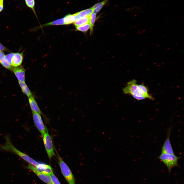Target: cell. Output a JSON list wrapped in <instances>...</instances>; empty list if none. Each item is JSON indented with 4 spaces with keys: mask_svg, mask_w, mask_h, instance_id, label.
Masks as SVG:
<instances>
[{
    "mask_svg": "<svg viewBox=\"0 0 184 184\" xmlns=\"http://www.w3.org/2000/svg\"><path fill=\"white\" fill-rule=\"evenodd\" d=\"M125 94H129L137 100L148 98L153 100L152 96L149 94H145L139 87L136 80L133 79L128 82L126 86L123 88Z\"/></svg>",
    "mask_w": 184,
    "mask_h": 184,
    "instance_id": "cell-1",
    "label": "cell"
},
{
    "mask_svg": "<svg viewBox=\"0 0 184 184\" xmlns=\"http://www.w3.org/2000/svg\"><path fill=\"white\" fill-rule=\"evenodd\" d=\"M5 138L6 142L1 147L2 150L6 151L11 152L16 154L23 159L35 167L39 163L27 155L16 148L13 144L8 136H6Z\"/></svg>",
    "mask_w": 184,
    "mask_h": 184,
    "instance_id": "cell-2",
    "label": "cell"
},
{
    "mask_svg": "<svg viewBox=\"0 0 184 184\" xmlns=\"http://www.w3.org/2000/svg\"><path fill=\"white\" fill-rule=\"evenodd\" d=\"M157 158L167 167L169 174L170 173L171 169L174 167L177 166L180 167L178 162L180 157L177 156L174 154H161Z\"/></svg>",
    "mask_w": 184,
    "mask_h": 184,
    "instance_id": "cell-3",
    "label": "cell"
},
{
    "mask_svg": "<svg viewBox=\"0 0 184 184\" xmlns=\"http://www.w3.org/2000/svg\"><path fill=\"white\" fill-rule=\"evenodd\" d=\"M57 158L61 172L68 184H75V178L70 169L57 152Z\"/></svg>",
    "mask_w": 184,
    "mask_h": 184,
    "instance_id": "cell-4",
    "label": "cell"
},
{
    "mask_svg": "<svg viewBox=\"0 0 184 184\" xmlns=\"http://www.w3.org/2000/svg\"><path fill=\"white\" fill-rule=\"evenodd\" d=\"M45 147L50 160L52 157L55 155L53 143L52 139L48 131L42 137Z\"/></svg>",
    "mask_w": 184,
    "mask_h": 184,
    "instance_id": "cell-5",
    "label": "cell"
},
{
    "mask_svg": "<svg viewBox=\"0 0 184 184\" xmlns=\"http://www.w3.org/2000/svg\"><path fill=\"white\" fill-rule=\"evenodd\" d=\"M33 119L34 125L40 133L42 137L48 131L43 122L41 115L37 112L32 111Z\"/></svg>",
    "mask_w": 184,
    "mask_h": 184,
    "instance_id": "cell-6",
    "label": "cell"
},
{
    "mask_svg": "<svg viewBox=\"0 0 184 184\" xmlns=\"http://www.w3.org/2000/svg\"><path fill=\"white\" fill-rule=\"evenodd\" d=\"M171 129L170 126L168 129L167 138L162 147L161 154H174L170 141V136Z\"/></svg>",
    "mask_w": 184,
    "mask_h": 184,
    "instance_id": "cell-7",
    "label": "cell"
},
{
    "mask_svg": "<svg viewBox=\"0 0 184 184\" xmlns=\"http://www.w3.org/2000/svg\"><path fill=\"white\" fill-rule=\"evenodd\" d=\"M26 168L32 170L42 181L47 184H53L50 176L43 174L39 171L33 166L30 164Z\"/></svg>",
    "mask_w": 184,
    "mask_h": 184,
    "instance_id": "cell-8",
    "label": "cell"
},
{
    "mask_svg": "<svg viewBox=\"0 0 184 184\" xmlns=\"http://www.w3.org/2000/svg\"><path fill=\"white\" fill-rule=\"evenodd\" d=\"M13 71L19 81L25 82V70L23 67H15L13 68Z\"/></svg>",
    "mask_w": 184,
    "mask_h": 184,
    "instance_id": "cell-9",
    "label": "cell"
},
{
    "mask_svg": "<svg viewBox=\"0 0 184 184\" xmlns=\"http://www.w3.org/2000/svg\"><path fill=\"white\" fill-rule=\"evenodd\" d=\"M35 167L39 171L47 175L50 176L53 172L51 167L46 164L39 163Z\"/></svg>",
    "mask_w": 184,
    "mask_h": 184,
    "instance_id": "cell-10",
    "label": "cell"
},
{
    "mask_svg": "<svg viewBox=\"0 0 184 184\" xmlns=\"http://www.w3.org/2000/svg\"><path fill=\"white\" fill-rule=\"evenodd\" d=\"M29 105L32 111L34 112L44 116L43 113L40 109L36 101L33 96L28 97Z\"/></svg>",
    "mask_w": 184,
    "mask_h": 184,
    "instance_id": "cell-11",
    "label": "cell"
},
{
    "mask_svg": "<svg viewBox=\"0 0 184 184\" xmlns=\"http://www.w3.org/2000/svg\"><path fill=\"white\" fill-rule=\"evenodd\" d=\"M23 59L22 53H15L12 59V66L16 67L20 65L22 63Z\"/></svg>",
    "mask_w": 184,
    "mask_h": 184,
    "instance_id": "cell-12",
    "label": "cell"
},
{
    "mask_svg": "<svg viewBox=\"0 0 184 184\" xmlns=\"http://www.w3.org/2000/svg\"><path fill=\"white\" fill-rule=\"evenodd\" d=\"M65 25L64 18H61L44 24L40 25L38 27V29L44 27L52 25Z\"/></svg>",
    "mask_w": 184,
    "mask_h": 184,
    "instance_id": "cell-13",
    "label": "cell"
},
{
    "mask_svg": "<svg viewBox=\"0 0 184 184\" xmlns=\"http://www.w3.org/2000/svg\"><path fill=\"white\" fill-rule=\"evenodd\" d=\"M5 55L3 51H0V63L6 68L10 71H13L14 68L5 59Z\"/></svg>",
    "mask_w": 184,
    "mask_h": 184,
    "instance_id": "cell-14",
    "label": "cell"
},
{
    "mask_svg": "<svg viewBox=\"0 0 184 184\" xmlns=\"http://www.w3.org/2000/svg\"><path fill=\"white\" fill-rule=\"evenodd\" d=\"M22 92L28 97L33 96V94L25 83L18 81Z\"/></svg>",
    "mask_w": 184,
    "mask_h": 184,
    "instance_id": "cell-15",
    "label": "cell"
},
{
    "mask_svg": "<svg viewBox=\"0 0 184 184\" xmlns=\"http://www.w3.org/2000/svg\"><path fill=\"white\" fill-rule=\"evenodd\" d=\"M94 9L91 8L83 10L77 13L78 16L80 18L89 16L94 12Z\"/></svg>",
    "mask_w": 184,
    "mask_h": 184,
    "instance_id": "cell-16",
    "label": "cell"
},
{
    "mask_svg": "<svg viewBox=\"0 0 184 184\" xmlns=\"http://www.w3.org/2000/svg\"><path fill=\"white\" fill-rule=\"evenodd\" d=\"M89 16L80 18L77 20L74 23L75 27L82 26L89 23Z\"/></svg>",
    "mask_w": 184,
    "mask_h": 184,
    "instance_id": "cell-17",
    "label": "cell"
},
{
    "mask_svg": "<svg viewBox=\"0 0 184 184\" xmlns=\"http://www.w3.org/2000/svg\"><path fill=\"white\" fill-rule=\"evenodd\" d=\"M108 0H105L98 3L94 5L92 8L94 9V13L96 14L98 13L101 9L103 6Z\"/></svg>",
    "mask_w": 184,
    "mask_h": 184,
    "instance_id": "cell-18",
    "label": "cell"
},
{
    "mask_svg": "<svg viewBox=\"0 0 184 184\" xmlns=\"http://www.w3.org/2000/svg\"><path fill=\"white\" fill-rule=\"evenodd\" d=\"M89 23L90 25V33L91 34L93 30V27L96 19V14L93 13L89 16Z\"/></svg>",
    "mask_w": 184,
    "mask_h": 184,
    "instance_id": "cell-19",
    "label": "cell"
},
{
    "mask_svg": "<svg viewBox=\"0 0 184 184\" xmlns=\"http://www.w3.org/2000/svg\"><path fill=\"white\" fill-rule=\"evenodd\" d=\"M76 31H79L83 32H86L90 28L89 23L82 26L75 27Z\"/></svg>",
    "mask_w": 184,
    "mask_h": 184,
    "instance_id": "cell-20",
    "label": "cell"
},
{
    "mask_svg": "<svg viewBox=\"0 0 184 184\" xmlns=\"http://www.w3.org/2000/svg\"><path fill=\"white\" fill-rule=\"evenodd\" d=\"M26 5L27 7L31 8L36 16L34 9L35 2L34 0H25Z\"/></svg>",
    "mask_w": 184,
    "mask_h": 184,
    "instance_id": "cell-21",
    "label": "cell"
},
{
    "mask_svg": "<svg viewBox=\"0 0 184 184\" xmlns=\"http://www.w3.org/2000/svg\"><path fill=\"white\" fill-rule=\"evenodd\" d=\"M14 54V53H10L5 55L4 57L5 60L11 66Z\"/></svg>",
    "mask_w": 184,
    "mask_h": 184,
    "instance_id": "cell-22",
    "label": "cell"
},
{
    "mask_svg": "<svg viewBox=\"0 0 184 184\" xmlns=\"http://www.w3.org/2000/svg\"><path fill=\"white\" fill-rule=\"evenodd\" d=\"M50 176L53 184H61L58 179L53 172L50 175Z\"/></svg>",
    "mask_w": 184,
    "mask_h": 184,
    "instance_id": "cell-23",
    "label": "cell"
},
{
    "mask_svg": "<svg viewBox=\"0 0 184 184\" xmlns=\"http://www.w3.org/2000/svg\"><path fill=\"white\" fill-rule=\"evenodd\" d=\"M79 18H80L78 16L77 12L73 14H71L70 20L72 23L74 22Z\"/></svg>",
    "mask_w": 184,
    "mask_h": 184,
    "instance_id": "cell-24",
    "label": "cell"
},
{
    "mask_svg": "<svg viewBox=\"0 0 184 184\" xmlns=\"http://www.w3.org/2000/svg\"><path fill=\"white\" fill-rule=\"evenodd\" d=\"M71 15V14H67L64 17L65 25H69L72 23L70 20Z\"/></svg>",
    "mask_w": 184,
    "mask_h": 184,
    "instance_id": "cell-25",
    "label": "cell"
},
{
    "mask_svg": "<svg viewBox=\"0 0 184 184\" xmlns=\"http://www.w3.org/2000/svg\"><path fill=\"white\" fill-rule=\"evenodd\" d=\"M139 87L145 94H148V90L147 87L145 86L144 84H142L140 85H138Z\"/></svg>",
    "mask_w": 184,
    "mask_h": 184,
    "instance_id": "cell-26",
    "label": "cell"
},
{
    "mask_svg": "<svg viewBox=\"0 0 184 184\" xmlns=\"http://www.w3.org/2000/svg\"><path fill=\"white\" fill-rule=\"evenodd\" d=\"M4 0H0V13L3 10L4 8Z\"/></svg>",
    "mask_w": 184,
    "mask_h": 184,
    "instance_id": "cell-27",
    "label": "cell"
},
{
    "mask_svg": "<svg viewBox=\"0 0 184 184\" xmlns=\"http://www.w3.org/2000/svg\"><path fill=\"white\" fill-rule=\"evenodd\" d=\"M7 49L0 43V51H6Z\"/></svg>",
    "mask_w": 184,
    "mask_h": 184,
    "instance_id": "cell-28",
    "label": "cell"
}]
</instances>
